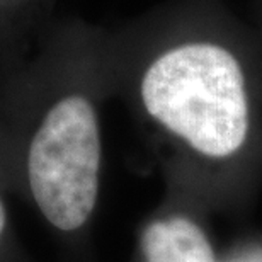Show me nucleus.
Here are the masks:
<instances>
[{"label":"nucleus","instance_id":"obj_5","mask_svg":"<svg viewBox=\"0 0 262 262\" xmlns=\"http://www.w3.org/2000/svg\"><path fill=\"white\" fill-rule=\"evenodd\" d=\"M48 0H0V7L29 29L43 26V15Z\"/></svg>","mask_w":262,"mask_h":262},{"label":"nucleus","instance_id":"obj_6","mask_svg":"<svg viewBox=\"0 0 262 262\" xmlns=\"http://www.w3.org/2000/svg\"><path fill=\"white\" fill-rule=\"evenodd\" d=\"M33 31L34 29L26 28L23 23L0 7V55L23 45L33 34Z\"/></svg>","mask_w":262,"mask_h":262},{"label":"nucleus","instance_id":"obj_2","mask_svg":"<svg viewBox=\"0 0 262 262\" xmlns=\"http://www.w3.org/2000/svg\"><path fill=\"white\" fill-rule=\"evenodd\" d=\"M240 31L218 0H176L106 36L113 51L138 60L135 92L146 118L198 154L225 159L250 131Z\"/></svg>","mask_w":262,"mask_h":262},{"label":"nucleus","instance_id":"obj_7","mask_svg":"<svg viewBox=\"0 0 262 262\" xmlns=\"http://www.w3.org/2000/svg\"><path fill=\"white\" fill-rule=\"evenodd\" d=\"M259 2V14H257V19H259V28L257 31H262V0H257Z\"/></svg>","mask_w":262,"mask_h":262},{"label":"nucleus","instance_id":"obj_3","mask_svg":"<svg viewBox=\"0 0 262 262\" xmlns=\"http://www.w3.org/2000/svg\"><path fill=\"white\" fill-rule=\"evenodd\" d=\"M141 262H214L206 235L184 216L151 220L141 228Z\"/></svg>","mask_w":262,"mask_h":262},{"label":"nucleus","instance_id":"obj_1","mask_svg":"<svg viewBox=\"0 0 262 262\" xmlns=\"http://www.w3.org/2000/svg\"><path fill=\"white\" fill-rule=\"evenodd\" d=\"M0 55L12 123L14 196L55 233L72 237L91 222L102 167L97 77L106 33L80 20L41 26Z\"/></svg>","mask_w":262,"mask_h":262},{"label":"nucleus","instance_id":"obj_4","mask_svg":"<svg viewBox=\"0 0 262 262\" xmlns=\"http://www.w3.org/2000/svg\"><path fill=\"white\" fill-rule=\"evenodd\" d=\"M12 182V123L9 111L7 77L0 65V262H33L24 249L10 209Z\"/></svg>","mask_w":262,"mask_h":262}]
</instances>
